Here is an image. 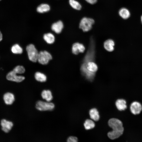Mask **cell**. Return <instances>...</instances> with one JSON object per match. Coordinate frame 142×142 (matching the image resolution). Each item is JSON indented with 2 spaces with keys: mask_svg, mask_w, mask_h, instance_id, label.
Here are the masks:
<instances>
[{
  "mask_svg": "<svg viewBox=\"0 0 142 142\" xmlns=\"http://www.w3.org/2000/svg\"><path fill=\"white\" fill-rule=\"evenodd\" d=\"M95 45L94 39H90L88 50L81 64L80 70L81 75L88 80L92 82L98 69L95 62Z\"/></svg>",
  "mask_w": 142,
  "mask_h": 142,
  "instance_id": "cell-1",
  "label": "cell"
},
{
  "mask_svg": "<svg viewBox=\"0 0 142 142\" xmlns=\"http://www.w3.org/2000/svg\"><path fill=\"white\" fill-rule=\"evenodd\" d=\"M108 124L113 130L109 132L108 136L110 139H114L119 137L123 134L124 129L121 121L119 119L113 118L109 119Z\"/></svg>",
  "mask_w": 142,
  "mask_h": 142,
  "instance_id": "cell-2",
  "label": "cell"
},
{
  "mask_svg": "<svg viewBox=\"0 0 142 142\" xmlns=\"http://www.w3.org/2000/svg\"><path fill=\"white\" fill-rule=\"evenodd\" d=\"M95 22L92 18L84 17L82 19L79 24V28L84 32H87L90 30Z\"/></svg>",
  "mask_w": 142,
  "mask_h": 142,
  "instance_id": "cell-3",
  "label": "cell"
},
{
  "mask_svg": "<svg viewBox=\"0 0 142 142\" xmlns=\"http://www.w3.org/2000/svg\"><path fill=\"white\" fill-rule=\"evenodd\" d=\"M29 59L33 62L37 61L38 53L34 45L32 44L27 45L26 48Z\"/></svg>",
  "mask_w": 142,
  "mask_h": 142,
  "instance_id": "cell-4",
  "label": "cell"
},
{
  "mask_svg": "<svg viewBox=\"0 0 142 142\" xmlns=\"http://www.w3.org/2000/svg\"><path fill=\"white\" fill-rule=\"evenodd\" d=\"M54 107V104L52 103L42 101H38L36 104V108L40 111L51 110Z\"/></svg>",
  "mask_w": 142,
  "mask_h": 142,
  "instance_id": "cell-5",
  "label": "cell"
},
{
  "mask_svg": "<svg viewBox=\"0 0 142 142\" xmlns=\"http://www.w3.org/2000/svg\"><path fill=\"white\" fill-rule=\"evenodd\" d=\"M52 58L51 55L47 51H41L38 53L37 61L40 64L45 65L47 64Z\"/></svg>",
  "mask_w": 142,
  "mask_h": 142,
  "instance_id": "cell-6",
  "label": "cell"
},
{
  "mask_svg": "<svg viewBox=\"0 0 142 142\" xmlns=\"http://www.w3.org/2000/svg\"><path fill=\"white\" fill-rule=\"evenodd\" d=\"M6 78L8 80L17 82H21L25 79L24 77L17 75V74L13 70L7 74Z\"/></svg>",
  "mask_w": 142,
  "mask_h": 142,
  "instance_id": "cell-7",
  "label": "cell"
},
{
  "mask_svg": "<svg viewBox=\"0 0 142 142\" xmlns=\"http://www.w3.org/2000/svg\"><path fill=\"white\" fill-rule=\"evenodd\" d=\"M85 49V48L84 45L82 43L78 42L73 43L72 48V53L75 55L80 53H83Z\"/></svg>",
  "mask_w": 142,
  "mask_h": 142,
  "instance_id": "cell-8",
  "label": "cell"
},
{
  "mask_svg": "<svg viewBox=\"0 0 142 142\" xmlns=\"http://www.w3.org/2000/svg\"><path fill=\"white\" fill-rule=\"evenodd\" d=\"M1 124L2 130L6 133L9 131L13 126V124L12 122L4 119L1 120Z\"/></svg>",
  "mask_w": 142,
  "mask_h": 142,
  "instance_id": "cell-9",
  "label": "cell"
},
{
  "mask_svg": "<svg viewBox=\"0 0 142 142\" xmlns=\"http://www.w3.org/2000/svg\"><path fill=\"white\" fill-rule=\"evenodd\" d=\"M130 110L131 112L134 115L139 114L142 109L141 104L137 102H132L130 106Z\"/></svg>",
  "mask_w": 142,
  "mask_h": 142,
  "instance_id": "cell-10",
  "label": "cell"
},
{
  "mask_svg": "<svg viewBox=\"0 0 142 142\" xmlns=\"http://www.w3.org/2000/svg\"><path fill=\"white\" fill-rule=\"evenodd\" d=\"M3 99L6 104L10 105L13 103L15 100L14 96L12 93L7 92L4 95Z\"/></svg>",
  "mask_w": 142,
  "mask_h": 142,
  "instance_id": "cell-11",
  "label": "cell"
},
{
  "mask_svg": "<svg viewBox=\"0 0 142 142\" xmlns=\"http://www.w3.org/2000/svg\"><path fill=\"white\" fill-rule=\"evenodd\" d=\"M63 22L60 21H59L52 24L51 29L55 33L59 34L61 32L63 28Z\"/></svg>",
  "mask_w": 142,
  "mask_h": 142,
  "instance_id": "cell-12",
  "label": "cell"
},
{
  "mask_svg": "<svg viewBox=\"0 0 142 142\" xmlns=\"http://www.w3.org/2000/svg\"><path fill=\"white\" fill-rule=\"evenodd\" d=\"M115 42L111 39H108L104 43V47L105 49L107 51L111 52L114 50Z\"/></svg>",
  "mask_w": 142,
  "mask_h": 142,
  "instance_id": "cell-13",
  "label": "cell"
},
{
  "mask_svg": "<svg viewBox=\"0 0 142 142\" xmlns=\"http://www.w3.org/2000/svg\"><path fill=\"white\" fill-rule=\"evenodd\" d=\"M115 105L117 109L120 111L124 110L127 108L126 102L123 99H120L117 100Z\"/></svg>",
  "mask_w": 142,
  "mask_h": 142,
  "instance_id": "cell-14",
  "label": "cell"
},
{
  "mask_svg": "<svg viewBox=\"0 0 142 142\" xmlns=\"http://www.w3.org/2000/svg\"><path fill=\"white\" fill-rule=\"evenodd\" d=\"M119 14L122 18L124 19H128L130 15L129 11L125 8H122L119 10Z\"/></svg>",
  "mask_w": 142,
  "mask_h": 142,
  "instance_id": "cell-15",
  "label": "cell"
},
{
  "mask_svg": "<svg viewBox=\"0 0 142 142\" xmlns=\"http://www.w3.org/2000/svg\"><path fill=\"white\" fill-rule=\"evenodd\" d=\"M41 96L43 99L48 102L51 101L53 98L52 93L49 90H44L41 93Z\"/></svg>",
  "mask_w": 142,
  "mask_h": 142,
  "instance_id": "cell-16",
  "label": "cell"
},
{
  "mask_svg": "<svg viewBox=\"0 0 142 142\" xmlns=\"http://www.w3.org/2000/svg\"><path fill=\"white\" fill-rule=\"evenodd\" d=\"M91 118L95 121H98L100 118L99 112L95 108L91 109L89 112Z\"/></svg>",
  "mask_w": 142,
  "mask_h": 142,
  "instance_id": "cell-17",
  "label": "cell"
},
{
  "mask_svg": "<svg viewBox=\"0 0 142 142\" xmlns=\"http://www.w3.org/2000/svg\"><path fill=\"white\" fill-rule=\"evenodd\" d=\"M50 9V7L46 4H42L37 7V10L38 12L43 13L48 12Z\"/></svg>",
  "mask_w": 142,
  "mask_h": 142,
  "instance_id": "cell-18",
  "label": "cell"
},
{
  "mask_svg": "<svg viewBox=\"0 0 142 142\" xmlns=\"http://www.w3.org/2000/svg\"><path fill=\"white\" fill-rule=\"evenodd\" d=\"M43 38L45 41L48 43L52 44L55 41L54 35L51 33H48L45 34L43 36Z\"/></svg>",
  "mask_w": 142,
  "mask_h": 142,
  "instance_id": "cell-19",
  "label": "cell"
},
{
  "mask_svg": "<svg viewBox=\"0 0 142 142\" xmlns=\"http://www.w3.org/2000/svg\"><path fill=\"white\" fill-rule=\"evenodd\" d=\"M35 78L38 81L44 82L46 80L47 77L44 74L39 72H36L35 74Z\"/></svg>",
  "mask_w": 142,
  "mask_h": 142,
  "instance_id": "cell-20",
  "label": "cell"
},
{
  "mask_svg": "<svg viewBox=\"0 0 142 142\" xmlns=\"http://www.w3.org/2000/svg\"><path fill=\"white\" fill-rule=\"evenodd\" d=\"M69 3L70 6L75 9L79 10L81 9V4L76 0H69Z\"/></svg>",
  "mask_w": 142,
  "mask_h": 142,
  "instance_id": "cell-21",
  "label": "cell"
},
{
  "mask_svg": "<svg viewBox=\"0 0 142 142\" xmlns=\"http://www.w3.org/2000/svg\"><path fill=\"white\" fill-rule=\"evenodd\" d=\"M12 52L15 54H21L23 52L22 48L18 44L13 45L11 47Z\"/></svg>",
  "mask_w": 142,
  "mask_h": 142,
  "instance_id": "cell-22",
  "label": "cell"
},
{
  "mask_svg": "<svg viewBox=\"0 0 142 142\" xmlns=\"http://www.w3.org/2000/svg\"><path fill=\"white\" fill-rule=\"evenodd\" d=\"M84 126L86 130H88L94 128L95 124L92 120L87 119L85 121L84 123Z\"/></svg>",
  "mask_w": 142,
  "mask_h": 142,
  "instance_id": "cell-23",
  "label": "cell"
},
{
  "mask_svg": "<svg viewBox=\"0 0 142 142\" xmlns=\"http://www.w3.org/2000/svg\"><path fill=\"white\" fill-rule=\"evenodd\" d=\"M13 70L17 74H22L25 72V70L23 66L18 65L16 67L14 68Z\"/></svg>",
  "mask_w": 142,
  "mask_h": 142,
  "instance_id": "cell-24",
  "label": "cell"
},
{
  "mask_svg": "<svg viewBox=\"0 0 142 142\" xmlns=\"http://www.w3.org/2000/svg\"><path fill=\"white\" fill-rule=\"evenodd\" d=\"M67 141L68 142H77L78 141V139L76 137L71 136L68 138Z\"/></svg>",
  "mask_w": 142,
  "mask_h": 142,
  "instance_id": "cell-25",
  "label": "cell"
},
{
  "mask_svg": "<svg viewBox=\"0 0 142 142\" xmlns=\"http://www.w3.org/2000/svg\"><path fill=\"white\" fill-rule=\"evenodd\" d=\"M88 3L92 4H95L97 2V0H85Z\"/></svg>",
  "mask_w": 142,
  "mask_h": 142,
  "instance_id": "cell-26",
  "label": "cell"
},
{
  "mask_svg": "<svg viewBox=\"0 0 142 142\" xmlns=\"http://www.w3.org/2000/svg\"><path fill=\"white\" fill-rule=\"evenodd\" d=\"M2 35L0 31V42L1 41L2 39Z\"/></svg>",
  "mask_w": 142,
  "mask_h": 142,
  "instance_id": "cell-27",
  "label": "cell"
},
{
  "mask_svg": "<svg viewBox=\"0 0 142 142\" xmlns=\"http://www.w3.org/2000/svg\"><path fill=\"white\" fill-rule=\"evenodd\" d=\"M141 23L142 24V15H141Z\"/></svg>",
  "mask_w": 142,
  "mask_h": 142,
  "instance_id": "cell-28",
  "label": "cell"
},
{
  "mask_svg": "<svg viewBox=\"0 0 142 142\" xmlns=\"http://www.w3.org/2000/svg\"><path fill=\"white\" fill-rule=\"evenodd\" d=\"M1 0H0V1H1Z\"/></svg>",
  "mask_w": 142,
  "mask_h": 142,
  "instance_id": "cell-29",
  "label": "cell"
}]
</instances>
